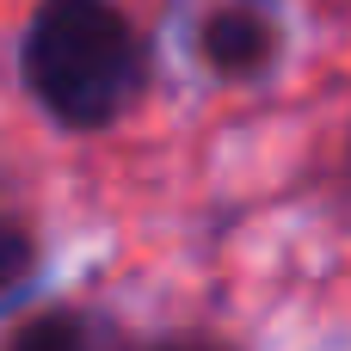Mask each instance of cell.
Returning <instances> with one entry per match:
<instances>
[{
    "label": "cell",
    "instance_id": "cell-1",
    "mask_svg": "<svg viewBox=\"0 0 351 351\" xmlns=\"http://www.w3.org/2000/svg\"><path fill=\"white\" fill-rule=\"evenodd\" d=\"M25 74L68 130H99L136 99L142 56L117 6L43 0L25 31Z\"/></svg>",
    "mask_w": 351,
    "mask_h": 351
},
{
    "label": "cell",
    "instance_id": "cell-2",
    "mask_svg": "<svg viewBox=\"0 0 351 351\" xmlns=\"http://www.w3.org/2000/svg\"><path fill=\"white\" fill-rule=\"evenodd\" d=\"M271 56V19L253 6H216L204 19V62L216 74H253Z\"/></svg>",
    "mask_w": 351,
    "mask_h": 351
},
{
    "label": "cell",
    "instance_id": "cell-3",
    "mask_svg": "<svg viewBox=\"0 0 351 351\" xmlns=\"http://www.w3.org/2000/svg\"><path fill=\"white\" fill-rule=\"evenodd\" d=\"M6 351H86V333H80L74 315H43V321H31Z\"/></svg>",
    "mask_w": 351,
    "mask_h": 351
},
{
    "label": "cell",
    "instance_id": "cell-4",
    "mask_svg": "<svg viewBox=\"0 0 351 351\" xmlns=\"http://www.w3.org/2000/svg\"><path fill=\"white\" fill-rule=\"evenodd\" d=\"M25 278H31V234L12 228V222H0V296L19 290Z\"/></svg>",
    "mask_w": 351,
    "mask_h": 351
}]
</instances>
